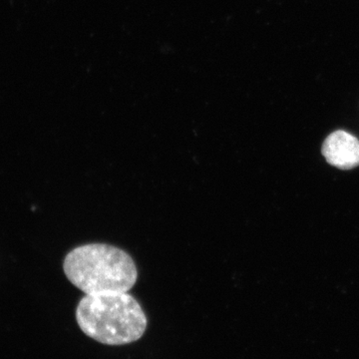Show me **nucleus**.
Masks as SVG:
<instances>
[{
    "label": "nucleus",
    "instance_id": "7ed1b4c3",
    "mask_svg": "<svg viewBox=\"0 0 359 359\" xmlns=\"http://www.w3.org/2000/svg\"><path fill=\"white\" fill-rule=\"evenodd\" d=\"M321 152L328 164L339 169L351 170L359 166V140L342 130L327 136Z\"/></svg>",
    "mask_w": 359,
    "mask_h": 359
},
{
    "label": "nucleus",
    "instance_id": "f03ea898",
    "mask_svg": "<svg viewBox=\"0 0 359 359\" xmlns=\"http://www.w3.org/2000/svg\"><path fill=\"white\" fill-rule=\"evenodd\" d=\"M63 269L69 282L88 295L128 292L138 278L132 257L107 244L75 248L66 256Z\"/></svg>",
    "mask_w": 359,
    "mask_h": 359
},
{
    "label": "nucleus",
    "instance_id": "f257e3e1",
    "mask_svg": "<svg viewBox=\"0 0 359 359\" xmlns=\"http://www.w3.org/2000/svg\"><path fill=\"white\" fill-rule=\"evenodd\" d=\"M76 321L90 339L111 346L138 341L148 327L141 304L128 292L85 294L77 306Z\"/></svg>",
    "mask_w": 359,
    "mask_h": 359
}]
</instances>
